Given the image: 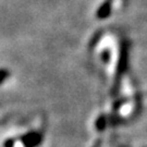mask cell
<instances>
[{
	"mask_svg": "<svg viewBox=\"0 0 147 147\" xmlns=\"http://www.w3.org/2000/svg\"><path fill=\"white\" fill-rule=\"evenodd\" d=\"M22 142L24 143L25 147H36L38 146L42 140V135L40 133H36V132H31L28 134L23 135L21 138Z\"/></svg>",
	"mask_w": 147,
	"mask_h": 147,
	"instance_id": "cell-1",
	"label": "cell"
},
{
	"mask_svg": "<svg viewBox=\"0 0 147 147\" xmlns=\"http://www.w3.org/2000/svg\"><path fill=\"white\" fill-rule=\"evenodd\" d=\"M127 53H129L127 44H123L122 51H121L120 62H119V69H118V74L119 75L122 74L126 70V65H127Z\"/></svg>",
	"mask_w": 147,
	"mask_h": 147,
	"instance_id": "cell-2",
	"label": "cell"
},
{
	"mask_svg": "<svg viewBox=\"0 0 147 147\" xmlns=\"http://www.w3.org/2000/svg\"><path fill=\"white\" fill-rule=\"evenodd\" d=\"M111 12V5H110V2L109 1H107L105 3H102L101 7H100L98 11H97V18L98 19H106V18H108L109 14H110Z\"/></svg>",
	"mask_w": 147,
	"mask_h": 147,
	"instance_id": "cell-3",
	"label": "cell"
},
{
	"mask_svg": "<svg viewBox=\"0 0 147 147\" xmlns=\"http://www.w3.org/2000/svg\"><path fill=\"white\" fill-rule=\"evenodd\" d=\"M108 121H109V119H107V117H105V116L99 117V118L97 119V121H96V124H95V125H96V130H98V131L105 130Z\"/></svg>",
	"mask_w": 147,
	"mask_h": 147,
	"instance_id": "cell-4",
	"label": "cell"
},
{
	"mask_svg": "<svg viewBox=\"0 0 147 147\" xmlns=\"http://www.w3.org/2000/svg\"><path fill=\"white\" fill-rule=\"evenodd\" d=\"M10 76V72L5 69H0V84H2L5 80Z\"/></svg>",
	"mask_w": 147,
	"mask_h": 147,
	"instance_id": "cell-5",
	"label": "cell"
},
{
	"mask_svg": "<svg viewBox=\"0 0 147 147\" xmlns=\"http://www.w3.org/2000/svg\"><path fill=\"white\" fill-rule=\"evenodd\" d=\"M95 147H100V142H98L96 145H95Z\"/></svg>",
	"mask_w": 147,
	"mask_h": 147,
	"instance_id": "cell-6",
	"label": "cell"
}]
</instances>
